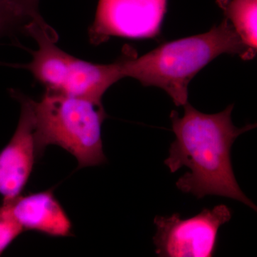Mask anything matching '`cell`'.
<instances>
[{
  "mask_svg": "<svg viewBox=\"0 0 257 257\" xmlns=\"http://www.w3.org/2000/svg\"><path fill=\"white\" fill-rule=\"evenodd\" d=\"M184 107L182 117L176 111L171 112L175 140L165 161L172 173L183 167L189 170L176 182L177 188L199 199L207 195L229 198L256 211L254 203L240 189L231 160L235 140L256 125L235 126L231 120L233 104L213 114L201 112L189 102Z\"/></svg>",
  "mask_w": 257,
  "mask_h": 257,
  "instance_id": "obj_1",
  "label": "cell"
},
{
  "mask_svg": "<svg viewBox=\"0 0 257 257\" xmlns=\"http://www.w3.org/2000/svg\"><path fill=\"white\" fill-rule=\"evenodd\" d=\"M126 53L121 57L124 77L161 88L179 106L188 102L189 82L211 61L225 53L251 60L256 51L245 45L225 19L206 33L167 42L140 57Z\"/></svg>",
  "mask_w": 257,
  "mask_h": 257,
  "instance_id": "obj_2",
  "label": "cell"
},
{
  "mask_svg": "<svg viewBox=\"0 0 257 257\" xmlns=\"http://www.w3.org/2000/svg\"><path fill=\"white\" fill-rule=\"evenodd\" d=\"M32 104L39 157L53 145L72 154L79 168L106 162L101 124L106 115L101 102L47 89L41 100L32 99Z\"/></svg>",
  "mask_w": 257,
  "mask_h": 257,
  "instance_id": "obj_3",
  "label": "cell"
},
{
  "mask_svg": "<svg viewBox=\"0 0 257 257\" xmlns=\"http://www.w3.org/2000/svg\"><path fill=\"white\" fill-rule=\"evenodd\" d=\"M232 213L224 204L204 209L182 219L178 213L155 216V253L162 257H211L215 253L218 232L231 220Z\"/></svg>",
  "mask_w": 257,
  "mask_h": 257,
  "instance_id": "obj_4",
  "label": "cell"
},
{
  "mask_svg": "<svg viewBox=\"0 0 257 257\" xmlns=\"http://www.w3.org/2000/svg\"><path fill=\"white\" fill-rule=\"evenodd\" d=\"M167 0H99L89 37L100 44L111 37L156 36L167 11Z\"/></svg>",
  "mask_w": 257,
  "mask_h": 257,
  "instance_id": "obj_5",
  "label": "cell"
},
{
  "mask_svg": "<svg viewBox=\"0 0 257 257\" xmlns=\"http://www.w3.org/2000/svg\"><path fill=\"white\" fill-rule=\"evenodd\" d=\"M10 94L21 103V114L10 143L0 152V194L3 202L21 194L39 157L35 139L32 99L12 89Z\"/></svg>",
  "mask_w": 257,
  "mask_h": 257,
  "instance_id": "obj_6",
  "label": "cell"
},
{
  "mask_svg": "<svg viewBox=\"0 0 257 257\" xmlns=\"http://www.w3.org/2000/svg\"><path fill=\"white\" fill-rule=\"evenodd\" d=\"M3 203L24 231L34 230L62 237L71 235L72 222L52 191L20 194Z\"/></svg>",
  "mask_w": 257,
  "mask_h": 257,
  "instance_id": "obj_7",
  "label": "cell"
},
{
  "mask_svg": "<svg viewBox=\"0 0 257 257\" xmlns=\"http://www.w3.org/2000/svg\"><path fill=\"white\" fill-rule=\"evenodd\" d=\"M26 30L38 43V50L33 52L32 62L23 66L47 89L62 92L68 75L72 56L55 45L53 33L46 24L30 22Z\"/></svg>",
  "mask_w": 257,
  "mask_h": 257,
  "instance_id": "obj_8",
  "label": "cell"
},
{
  "mask_svg": "<svg viewBox=\"0 0 257 257\" xmlns=\"http://www.w3.org/2000/svg\"><path fill=\"white\" fill-rule=\"evenodd\" d=\"M121 58L109 64H96L72 57L62 93L101 102L109 87L123 78Z\"/></svg>",
  "mask_w": 257,
  "mask_h": 257,
  "instance_id": "obj_9",
  "label": "cell"
},
{
  "mask_svg": "<svg viewBox=\"0 0 257 257\" xmlns=\"http://www.w3.org/2000/svg\"><path fill=\"white\" fill-rule=\"evenodd\" d=\"M245 45L256 51L257 0H216Z\"/></svg>",
  "mask_w": 257,
  "mask_h": 257,
  "instance_id": "obj_10",
  "label": "cell"
},
{
  "mask_svg": "<svg viewBox=\"0 0 257 257\" xmlns=\"http://www.w3.org/2000/svg\"><path fill=\"white\" fill-rule=\"evenodd\" d=\"M27 19L33 20L19 0H0V37Z\"/></svg>",
  "mask_w": 257,
  "mask_h": 257,
  "instance_id": "obj_11",
  "label": "cell"
},
{
  "mask_svg": "<svg viewBox=\"0 0 257 257\" xmlns=\"http://www.w3.org/2000/svg\"><path fill=\"white\" fill-rule=\"evenodd\" d=\"M24 231L10 214L6 204L0 206V255Z\"/></svg>",
  "mask_w": 257,
  "mask_h": 257,
  "instance_id": "obj_12",
  "label": "cell"
},
{
  "mask_svg": "<svg viewBox=\"0 0 257 257\" xmlns=\"http://www.w3.org/2000/svg\"><path fill=\"white\" fill-rule=\"evenodd\" d=\"M19 2L25 7V9L28 10L35 21H43L37 11L39 0H19Z\"/></svg>",
  "mask_w": 257,
  "mask_h": 257,
  "instance_id": "obj_13",
  "label": "cell"
}]
</instances>
